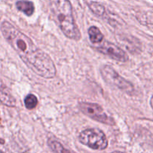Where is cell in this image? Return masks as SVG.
I'll return each mask as SVG.
<instances>
[{
    "mask_svg": "<svg viewBox=\"0 0 153 153\" xmlns=\"http://www.w3.org/2000/svg\"><path fill=\"white\" fill-rule=\"evenodd\" d=\"M0 103L8 107H15L16 105L15 98L1 86H0Z\"/></svg>",
    "mask_w": 153,
    "mask_h": 153,
    "instance_id": "obj_7",
    "label": "cell"
},
{
    "mask_svg": "<svg viewBox=\"0 0 153 153\" xmlns=\"http://www.w3.org/2000/svg\"><path fill=\"white\" fill-rule=\"evenodd\" d=\"M0 28L3 37L27 67L43 78L52 79L55 77L56 68L54 62L28 36L7 21H4Z\"/></svg>",
    "mask_w": 153,
    "mask_h": 153,
    "instance_id": "obj_1",
    "label": "cell"
},
{
    "mask_svg": "<svg viewBox=\"0 0 153 153\" xmlns=\"http://www.w3.org/2000/svg\"><path fill=\"white\" fill-rule=\"evenodd\" d=\"M0 153H10L8 145L4 139H3L1 136H0Z\"/></svg>",
    "mask_w": 153,
    "mask_h": 153,
    "instance_id": "obj_13",
    "label": "cell"
},
{
    "mask_svg": "<svg viewBox=\"0 0 153 153\" xmlns=\"http://www.w3.org/2000/svg\"><path fill=\"white\" fill-rule=\"evenodd\" d=\"M150 105H151V107H152L153 110V96L151 98V99H150Z\"/></svg>",
    "mask_w": 153,
    "mask_h": 153,
    "instance_id": "obj_14",
    "label": "cell"
},
{
    "mask_svg": "<svg viewBox=\"0 0 153 153\" xmlns=\"http://www.w3.org/2000/svg\"><path fill=\"white\" fill-rule=\"evenodd\" d=\"M52 16L64 35L74 40L82 38L80 30L73 16V8L69 0H50Z\"/></svg>",
    "mask_w": 153,
    "mask_h": 153,
    "instance_id": "obj_2",
    "label": "cell"
},
{
    "mask_svg": "<svg viewBox=\"0 0 153 153\" xmlns=\"http://www.w3.org/2000/svg\"><path fill=\"white\" fill-rule=\"evenodd\" d=\"M88 35H89V39L91 42L94 44L102 43L104 39V35H103L102 32L100 31L98 27L95 26H91L88 28Z\"/></svg>",
    "mask_w": 153,
    "mask_h": 153,
    "instance_id": "obj_8",
    "label": "cell"
},
{
    "mask_svg": "<svg viewBox=\"0 0 153 153\" xmlns=\"http://www.w3.org/2000/svg\"><path fill=\"white\" fill-rule=\"evenodd\" d=\"M100 72L103 80L111 86H113L114 87H116L126 93H131L134 91L132 84L123 77L111 66L107 64L102 66Z\"/></svg>",
    "mask_w": 153,
    "mask_h": 153,
    "instance_id": "obj_4",
    "label": "cell"
},
{
    "mask_svg": "<svg viewBox=\"0 0 153 153\" xmlns=\"http://www.w3.org/2000/svg\"><path fill=\"white\" fill-rule=\"evenodd\" d=\"M90 9L91 11L98 16H102L105 14V8L104 6L97 2H91L88 3Z\"/></svg>",
    "mask_w": 153,
    "mask_h": 153,
    "instance_id": "obj_11",
    "label": "cell"
},
{
    "mask_svg": "<svg viewBox=\"0 0 153 153\" xmlns=\"http://www.w3.org/2000/svg\"><path fill=\"white\" fill-rule=\"evenodd\" d=\"M94 48L98 52L108 56L116 61L126 62L128 60V54L123 50L109 41H104L102 44L95 46Z\"/></svg>",
    "mask_w": 153,
    "mask_h": 153,
    "instance_id": "obj_6",
    "label": "cell"
},
{
    "mask_svg": "<svg viewBox=\"0 0 153 153\" xmlns=\"http://www.w3.org/2000/svg\"><path fill=\"white\" fill-rule=\"evenodd\" d=\"M112 153H124V152H120V151H115Z\"/></svg>",
    "mask_w": 153,
    "mask_h": 153,
    "instance_id": "obj_15",
    "label": "cell"
},
{
    "mask_svg": "<svg viewBox=\"0 0 153 153\" xmlns=\"http://www.w3.org/2000/svg\"><path fill=\"white\" fill-rule=\"evenodd\" d=\"M24 104L28 110H33L37 106L38 104V100L36 95L34 94H28L24 99Z\"/></svg>",
    "mask_w": 153,
    "mask_h": 153,
    "instance_id": "obj_12",
    "label": "cell"
},
{
    "mask_svg": "<svg viewBox=\"0 0 153 153\" xmlns=\"http://www.w3.org/2000/svg\"><path fill=\"white\" fill-rule=\"evenodd\" d=\"M16 6L19 11L22 12L28 16H31L34 12V4L32 2L25 0L18 1L16 3Z\"/></svg>",
    "mask_w": 153,
    "mask_h": 153,
    "instance_id": "obj_9",
    "label": "cell"
},
{
    "mask_svg": "<svg viewBox=\"0 0 153 153\" xmlns=\"http://www.w3.org/2000/svg\"><path fill=\"white\" fill-rule=\"evenodd\" d=\"M48 145L55 153H72L70 150L66 148L61 142L55 140L49 139L48 140Z\"/></svg>",
    "mask_w": 153,
    "mask_h": 153,
    "instance_id": "obj_10",
    "label": "cell"
},
{
    "mask_svg": "<svg viewBox=\"0 0 153 153\" xmlns=\"http://www.w3.org/2000/svg\"><path fill=\"white\" fill-rule=\"evenodd\" d=\"M79 107L82 113L89 118L108 125H114L115 121L112 117L109 116L100 104L91 102H81Z\"/></svg>",
    "mask_w": 153,
    "mask_h": 153,
    "instance_id": "obj_5",
    "label": "cell"
},
{
    "mask_svg": "<svg viewBox=\"0 0 153 153\" xmlns=\"http://www.w3.org/2000/svg\"><path fill=\"white\" fill-rule=\"evenodd\" d=\"M81 143L94 150H104L108 146L106 135L102 130L97 128H88L79 134Z\"/></svg>",
    "mask_w": 153,
    "mask_h": 153,
    "instance_id": "obj_3",
    "label": "cell"
}]
</instances>
